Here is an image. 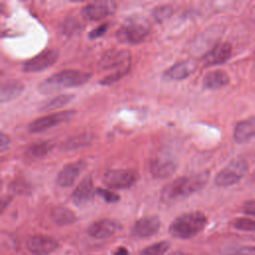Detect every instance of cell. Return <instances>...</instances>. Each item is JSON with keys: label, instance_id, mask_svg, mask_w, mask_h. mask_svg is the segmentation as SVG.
<instances>
[{"label": "cell", "instance_id": "cell-1", "mask_svg": "<svg viewBox=\"0 0 255 255\" xmlns=\"http://www.w3.org/2000/svg\"><path fill=\"white\" fill-rule=\"evenodd\" d=\"M208 180L207 172L181 176L165 185L161 191V200L165 203H174L185 199L189 195L199 191Z\"/></svg>", "mask_w": 255, "mask_h": 255}, {"label": "cell", "instance_id": "cell-2", "mask_svg": "<svg viewBox=\"0 0 255 255\" xmlns=\"http://www.w3.org/2000/svg\"><path fill=\"white\" fill-rule=\"evenodd\" d=\"M92 74L78 70H64L45 79L38 87L42 94H51L66 88L79 87L91 79Z\"/></svg>", "mask_w": 255, "mask_h": 255}, {"label": "cell", "instance_id": "cell-3", "mask_svg": "<svg viewBox=\"0 0 255 255\" xmlns=\"http://www.w3.org/2000/svg\"><path fill=\"white\" fill-rule=\"evenodd\" d=\"M206 223V216L202 212L191 211L176 217L169 226V232L173 237L188 239L202 231Z\"/></svg>", "mask_w": 255, "mask_h": 255}, {"label": "cell", "instance_id": "cell-4", "mask_svg": "<svg viewBox=\"0 0 255 255\" xmlns=\"http://www.w3.org/2000/svg\"><path fill=\"white\" fill-rule=\"evenodd\" d=\"M150 31L147 20L132 17L128 19L117 31V39L124 44H138L142 42Z\"/></svg>", "mask_w": 255, "mask_h": 255}, {"label": "cell", "instance_id": "cell-5", "mask_svg": "<svg viewBox=\"0 0 255 255\" xmlns=\"http://www.w3.org/2000/svg\"><path fill=\"white\" fill-rule=\"evenodd\" d=\"M248 165L244 159H234L220 170L214 182L219 187H227L237 183L247 172Z\"/></svg>", "mask_w": 255, "mask_h": 255}, {"label": "cell", "instance_id": "cell-6", "mask_svg": "<svg viewBox=\"0 0 255 255\" xmlns=\"http://www.w3.org/2000/svg\"><path fill=\"white\" fill-rule=\"evenodd\" d=\"M136 179L137 174L131 169H111L103 175V182L114 189L129 188L135 183Z\"/></svg>", "mask_w": 255, "mask_h": 255}, {"label": "cell", "instance_id": "cell-7", "mask_svg": "<svg viewBox=\"0 0 255 255\" xmlns=\"http://www.w3.org/2000/svg\"><path fill=\"white\" fill-rule=\"evenodd\" d=\"M117 3L113 0H97L88 3L82 9V16L88 21H99L115 13Z\"/></svg>", "mask_w": 255, "mask_h": 255}, {"label": "cell", "instance_id": "cell-8", "mask_svg": "<svg viewBox=\"0 0 255 255\" xmlns=\"http://www.w3.org/2000/svg\"><path fill=\"white\" fill-rule=\"evenodd\" d=\"M74 115H75L74 111H64V112L47 115L45 117L39 118L33 121L32 123H30L28 125V130L31 133L44 131L62 123L70 121L74 117Z\"/></svg>", "mask_w": 255, "mask_h": 255}, {"label": "cell", "instance_id": "cell-9", "mask_svg": "<svg viewBox=\"0 0 255 255\" xmlns=\"http://www.w3.org/2000/svg\"><path fill=\"white\" fill-rule=\"evenodd\" d=\"M58 59V51L55 49H46L34 58L23 64V71L26 73L41 72L51 66Z\"/></svg>", "mask_w": 255, "mask_h": 255}, {"label": "cell", "instance_id": "cell-10", "mask_svg": "<svg viewBox=\"0 0 255 255\" xmlns=\"http://www.w3.org/2000/svg\"><path fill=\"white\" fill-rule=\"evenodd\" d=\"M130 65V54L128 50H110L100 60L99 67L102 70L116 69Z\"/></svg>", "mask_w": 255, "mask_h": 255}, {"label": "cell", "instance_id": "cell-11", "mask_svg": "<svg viewBox=\"0 0 255 255\" xmlns=\"http://www.w3.org/2000/svg\"><path fill=\"white\" fill-rule=\"evenodd\" d=\"M26 246L34 255H48L59 247V243L53 237L47 235H35L27 240Z\"/></svg>", "mask_w": 255, "mask_h": 255}, {"label": "cell", "instance_id": "cell-12", "mask_svg": "<svg viewBox=\"0 0 255 255\" xmlns=\"http://www.w3.org/2000/svg\"><path fill=\"white\" fill-rule=\"evenodd\" d=\"M87 166L86 161L78 160L75 162H71L66 164L61 171L58 173L56 182L61 187H69L78 178V176L85 170Z\"/></svg>", "mask_w": 255, "mask_h": 255}, {"label": "cell", "instance_id": "cell-13", "mask_svg": "<svg viewBox=\"0 0 255 255\" xmlns=\"http://www.w3.org/2000/svg\"><path fill=\"white\" fill-rule=\"evenodd\" d=\"M121 229L119 222L112 219H101L93 222L88 227V234L97 239H105L113 236Z\"/></svg>", "mask_w": 255, "mask_h": 255}, {"label": "cell", "instance_id": "cell-14", "mask_svg": "<svg viewBox=\"0 0 255 255\" xmlns=\"http://www.w3.org/2000/svg\"><path fill=\"white\" fill-rule=\"evenodd\" d=\"M94 184L92 177L86 176L83 178L77 187L74 189L71 198L77 206H85L89 204L94 198Z\"/></svg>", "mask_w": 255, "mask_h": 255}, {"label": "cell", "instance_id": "cell-15", "mask_svg": "<svg viewBox=\"0 0 255 255\" xmlns=\"http://www.w3.org/2000/svg\"><path fill=\"white\" fill-rule=\"evenodd\" d=\"M160 225V219L157 216H145L135 221L131 233L133 236L139 238L150 237L158 231Z\"/></svg>", "mask_w": 255, "mask_h": 255}, {"label": "cell", "instance_id": "cell-16", "mask_svg": "<svg viewBox=\"0 0 255 255\" xmlns=\"http://www.w3.org/2000/svg\"><path fill=\"white\" fill-rule=\"evenodd\" d=\"M196 69L193 60H184L174 64L164 72V78L169 81H181L188 78Z\"/></svg>", "mask_w": 255, "mask_h": 255}, {"label": "cell", "instance_id": "cell-17", "mask_svg": "<svg viewBox=\"0 0 255 255\" xmlns=\"http://www.w3.org/2000/svg\"><path fill=\"white\" fill-rule=\"evenodd\" d=\"M231 53L232 47L229 43H220L203 57V63L205 66L223 64L231 57Z\"/></svg>", "mask_w": 255, "mask_h": 255}, {"label": "cell", "instance_id": "cell-18", "mask_svg": "<svg viewBox=\"0 0 255 255\" xmlns=\"http://www.w3.org/2000/svg\"><path fill=\"white\" fill-rule=\"evenodd\" d=\"M176 163L173 159L167 157H158L150 161L149 170L152 176L156 178H166L174 173Z\"/></svg>", "mask_w": 255, "mask_h": 255}, {"label": "cell", "instance_id": "cell-19", "mask_svg": "<svg viewBox=\"0 0 255 255\" xmlns=\"http://www.w3.org/2000/svg\"><path fill=\"white\" fill-rule=\"evenodd\" d=\"M24 90V85L18 80H7L1 84L0 88V102L5 104L11 102L21 95Z\"/></svg>", "mask_w": 255, "mask_h": 255}, {"label": "cell", "instance_id": "cell-20", "mask_svg": "<svg viewBox=\"0 0 255 255\" xmlns=\"http://www.w3.org/2000/svg\"><path fill=\"white\" fill-rule=\"evenodd\" d=\"M233 136L239 143L245 142L255 136V118H249L237 123L234 128Z\"/></svg>", "mask_w": 255, "mask_h": 255}, {"label": "cell", "instance_id": "cell-21", "mask_svg": "<svg viewBox=\"0 0 255 255\" xmlns=\"http://www.w3.org/2000/svg\"><path fill=\"white\" fill-rule=\"evenodd\" d=\"M229 82L228 75L221 70H215L207 73L203 77V87L209 90H217L226 86Z\"/></svg>", "mask_w": 255, "mask_h": 255}, {"label": "cell", "instance_id": "cell-22", "mask_svg": "<svg viewBox=\"0 0 255 255\" xmlns=\"http://www.w3.org/2000/svg\"><path fill=\"white\" fill-rule=\"evenodd\" d=\"M51 218L59 225H68L76 221V214L65 206H55L51 210Z\"/></svg>", "mask_w": 255, "mask_h": 255}, {"label": "cell", "instance_id": "cell-23", "mask_svg": "<svg viewBox=\"0 0 255 255\" xmlns=\"http://www.w3.org/2000/svg\"><path fill=\"white\" fill-rule=\"evenodd\" d=\"M93 134L90 132H83L75 136H71L63 142L61 148L64 150H71L86 146L93 140Z\"/></svg>", "mask_w": 255, "mask_h": 255}, {"label": "cell", "instance_id": "cell-24", "mask_svg": "<svg viewBox=\"0 0 255 255\" xmlns=\"http://www.w3.org/2000/svg\"><path fill=\"white\" fill-rule=\"evenodd\" d=\"M73 99H74V95H71V94L60 95V96L55 97L52 100L46 102L45 104H43L39 108V110L42 111V112L55 111V110H58V109H61L65 106H67L70 102H72Z\"/></svg>", "mask_w": 255, "mask_h": 255}, {"label": "cell", "instance_id": "cell-25", "mask_svg": "<svg viewBox=\"0 0 255 255\" xmlns=\"http://www.w3.org/2000/svg\"><path fill=\"white\" fill-rule=\"evenodd\" d=\"M219 252L222 255H255V247L249 245L230 244L220 247Z\"/></svg>", "mask_w": 255, "mask_h": 255}, {"label": "cell", "instance_id": "cell-26", "mask_svg": "<svg viewBox=\"0 0 255 255\" xmlns=\"http://www.w3.org/2000/svg\"><path fill=\"white\" fill-rule=\"evenodd\" d=\"M54 147V142L50 140H45V141H40L36 143H32L28 149L27 153L34 158H39L44 155H46L52 148Z\"/></svg>", "mask_w": 255, "mask_h": 255}, {"label": "cell", "instance_id": "cell-27", "mask_svg": "<svg viewBox=\"0 0 255 255\" xmlns=\"http://www.w3.org/2000/svg\"><path fill=\"white\" fill-rule=\"evenodd\" d=\"M169 247L170 245L167 241L156 242L142 249L139 255H164L169 249Z\"/></svg>", "mask_w": 255, "mask_h": 255}, {"label": "cell", "instance_id": "cell-28", "mask_svg": "<svg viewBox=\"0 0 255 255\" xmlns=\"http://www.w3.org/2000/svg\"><path fill=\"white\" fill-rule=\"evenodd\" d=\"M172 13H173L172 6H170V5H160V6H157L153 10L152 16H153V19L157 23H162V22L166 21L167 19H169L171 17Z\"/></svg>", "mask_w": 255, "mask_h": 255}, {"label": "cell", "instance_id": "cell-29", "mask_svg": "<svg viewBox=\"0 0 255 255\" xmlns=\"http://www.w3.org/2000/svg\"><path fill=\"white\" fill-rule=\"evenodd\" d=\"M231 224L235 229H238L241 231L255 232V220L254 219L239 217V218H235L234 220H232Z\"/></svg>", "mask_w": 255, "mask_h": 255}, {"label": "cell", "instance_id": "cell-30", "mask_svg": "<svg viewBox=\"0 0 255 255\" xmlns=\"http://www.w3.org/2000/svg\"><path fill=\"white\" fill-rule=\"evenodd\" d=\"M129 67H130V65L127 66V67H124V68H121L119 70H115L113 73H111V74L107 75L106 77H104L103 79H101L100 84H102V85H111V84L117 82L118 80H120L126 74L128 73Z\"/></svg>", "mask_w": 255, "mask_h": 255}, {"label": "cell", "instance_id": "cell-31", "mask_svg": "<svg viewBox=\"0 0 255 255\" xmlns=\"http://www.w3.org/2000/svg\"><path fill=\"white\" fill-rule=\"evenodd\" d=\"M96 192H97L102 198H104V200H105L106 202L115 203V202H117V201L120 200L119 194H117V193L114 192V191H111V190H108V189H104V188H97Z\"/></svg>", "mask_w": 255, "mask_h": 255}, {"label": "cell", "instance_id": "cell-32", "mask_svg": "<svg viewBox=\"0 0 255 255\" xmlns=\"http://www.w3.org/2000/svg\"><path fill=\"white\" fill-rule=\"evenodd\" d=\"M108 28H109V24H108V23H104V24L98 26L97 28L93 29V30L90 32L89 38H90V39H97V38L102 37V36L107 32Z\"/></svg>", "mask_w": 255, "mask_h": 255}, {"label": "cell", "instance_id": "cell-33", "mask_svg": "<svg viewBox=\"0 0 255 255\" xmlns=\"http://www.w3.org/2000/svg\"><path fill=\"white\" fill-rule=\"evenodd\" d=\"M243 211L246 214L255 217V200H248V201H246L243 204Z\"/></svg>", "mask_w": 255, "mask_h": 255}, {"label": "cell", "instance_id": "cell-34", "mask_svg": "<svg viewBox=\"0 0 255 255\" xmlns=\"http://www.w3.org/2000/svg\"><path fill=\"white\" fill-rule=\"evenodd\" d=\"M9 143H10V137L6 133L1 132V134H0V149L2 152H4L8 148Z\"/></svg>", "mask_w": 255, "mask_h": 255}, {"label": "cell", "instance_id": "cell-35", "mask_svg": "<svg viewBox=\"0 0 255 255\" xmlns=\"http://www.w3.org/2000/svg\"><path fill=\"white\" fill-rule=\"evenodd\" d=\"M114 255H128V250L125 247H119L115 252Z\"/></svg>", "mask_w": 255, "mask_h": 255}, {"label": "cell", "instance_id": "cell-36", "mask_svg": "<svg viewBox=\"0 0 255 255\" xmlns=\"http://www.w3.org/2000/svg\"><path fill=\"white\" fill-rule=\"evenodd\" d=\"M169 255H190V254L184 253V252H180V251H175V252H171Z\"/></svg>", "mask_w": 255, "mask_h": 255}]
</instances>
